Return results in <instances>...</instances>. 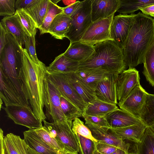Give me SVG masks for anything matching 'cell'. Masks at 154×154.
Wrapping results in <instances>:
<instances>
[{
  "instance_id": "48",
  "label": "cell",
  "mask_w": 154,
  "mask_h": 154,
  "mask_svg": "<svg viewBox=\"0 0 154 154\" xmlns=\"http://www.w3.org/2000/svg\"><path fill=\"white\" fill-rule=\"evenodd\" d=\"M3 131L1 128L0 130V154H6L4 143Z\"/></svg>"
},
{
  "instance_id": "25",
  "label": "cell",
  "mask_w": 154,
  "mask_h": 154,
  "mask_svg": "<svg viewBox=\"0 0 154 154\" xmlns=\"http://www.w3.org/2000/svg\"><path fill=\"white\" fill-rule=\"evenodd\" d=\"M79 62L66 57L62 53L56 57L47 67V71L49 73L75 72L79 70Z\"/></svg>"
},
{
  "instance_id": "34",
  "label": "cell",
  "mask_w": 154,
  "mask_h": 154,
  "mask_svg": "<svg viewBox=\"0 0 154 154\" xmlns=\"http://www.w3.org/2000/svg\"><path fill=\"white\" fill-rule=\"evenodd\" d=\"M143 73L146 80L154 87V41L144 57Z\"/></svg>"
},
{
  "instance_id": "36",
  "label": "cell",
  "mask_w": 154,
  "mask_h": 154,
  "mask_svg": "<svg viewBox=\"0 0 154 154\" xmlns=\"http://www.w3.org/2000/svg\"><path fill=\"white\" fill-rule=\"evenodd\" d=\"M15 13L27 36H32L37 28L34 21L23 8L16 10Z\"/></svg>"
},
{
  "instance_id": "40",
  "label": "cell",
  "mask_w": 154,
  "mask_h": 154,
  "mask_svg": "<svg viewBox=\"0 0 154 154\" xmlns=\"http://www.w3.org/2000/svg\"><path fill=\"white\" fill-rule=\"evenodd\" d=\"M36 30L35 31L32 36H28L25 42V49L27 51L30 57L35 63L38 64L40 61L38 59L35 48V36Z\"/></svg>"
},
{
  "instance_id": "46",
  "label": "cell",
  "mask_w": 154,
  "mask_h": 154,
  "mask_svg": "<svg viewBox=\"0 0 154 154\" xmlns=\"http://www.w3.org/2000/svg\"><path fill=\"white\" fill-rule=\"evenodd\" d=\"M0 52L3 49L5 44L6 37L7 32L1 23H0Z\"/></svg>"
},
{
  "instance_id": "45",
  "label": "cell",
  "mask_w": 154,
  "mask_h": 154,
  "mask_svg": "<svg viewBox=\"0 0 154 154\" xmlns=\"http://www.w3.org/2000/svg\"><path fill=\"white\" fill-rule=\"evenodd\" d=\"M35 0H17L15 3L16 10L25 8L32 3L34 2Z\"/></svg>"
},
{
  "instance_id": "49",
  "label": "cell",
  "mask_w": 154,
  "mask_h": 154,
  "mask_svg": "<svg viewBox=\"0 0 154 154\" xmlns=\"http://www.w3.org/2000/svg\"><path fill=\"white\" fill-rule=\"evenodd\" d=\"M111 154H129V153L121 149L117 148L115 152Z\"/></svg>"
},
{
  "instance_id": "52",
  "label": "cell",
  "mask_w": 154,
  "mask_h": 154,
  "mask_svg": "<svg viewBox=\"0 0 154 154\" xmlns=\"http://www.w3.org/2000/svg\"><path fill=\"white\" fill-rule=\"evenodd\" d=\"M154 132V124L149 127Z\"/></svg>"
},
{
  "instance_id": "55",
  "label": "cell",
  "mask_w": 154,
  "mask_h": 154,
  "mask_svg": "<svg viewBox=\"0 0 154 154\" xmlns=\"http://www.w3.org/2000/svg\"><path fill=\"white\" fill-rule=\"evenodd\" d=\"M6 153V152H5ZM6 154H7L6 153Z\"/></svg>"
},
{
  "instance_id": "31",
  "label": "cell",
  "mask_w": 154,
  "mask_h": 154,
  "mask_svg": "<svg viewBox=\"0 0 154 154\" xmlns=\"http://www.w3.org/2000/svg\"><path fill=\"white\" fill-rule=\"evenodd\" d=\"M60 0H49L47 12L43 23L39 29L40 35L48 32L50 27L56 17L63 12L62 7L57 5Z\"/></svg>"
},
{
  "instance_id": "35",
  "label": "cell",
  "mask_w": 154,
  "mask_h": 154,
  "mask_svg": "<svg viewBox=\"0 0 154 154\" xmlns=\"http://www.w3.org/2000/svg\"><path fill=\"white\" fill-rule=\"evenodd\" d=\"M60 103L63 112L67 120L71 125L75 118L82 117V111L62 96L60 97Z\"/></svg>"
},
{
  "instance_id": "13",
  "label": "cell",
  "mask_w": 154,
  "mask_h": 154,
  "mask_svg": "<svg viewBox=\"0 0 154 154\" xmlns=\"http://www.w3.org/2000/svg\"><path fill=\"white\" fill-rule=\"evenodd\" d=\"M85 125L90 129L93 137L97 141L115 146L128 153L129 143L114 135L110 130L111 128L99 126L87 122Z\"/></svg>"
},
{
  "instance_id": "22",
  "label": "cell",
  "mask_w": 154,
  "mask_h": 154,
  "mask_svg": "<svg viewBox=\"0 0 154 154\" xmlns=\"http://www.w3.org/2000/svg\"><path fill=\"white\" fill-rule=\"evenodd\" d=\"M94 51V46L78 41L70 43L63 54L66 57L80 63L88 59Z\"/></svg>"
},
{
  "instance_id": "29",
  "label": "cell",
  "mask_w": 154,
  "mask_h": 154,
  "mask_svg": "<svg viewBox=\"0 0 154 154\" xmlns=\"http://www.w3.org/2000/svg\"><path fill=\"white\" fill-rule=\"evenodd\" d=\"M118 108L116 104L106 103L97 98L87 106L84 112L90 116L104 117Z\"/></svg>"
},
{
  "instance_id": "50",
  "label": "cell",
  "mask_w": 154,
  "mask_h": 154,
  "mask_svg": "<svg viewBox=\"0 0 154 154\" xmlns=\"http://www.w3.org/2000/svg\"><path fill=\"white\" fill-rule=\"evenodd\" d=\"M27 149L28 154H42L34 151L28 146L27 147Z\"/></svg>"
},
{
  "instance_id": "12",
  "label": "cell",
  "mask_w": 154,
  "mask_h": 154,
  "mask_svg": "<svg viewBox=\"0 0 154 154\" xmlns=\"http://www.w3.org/2000/svg\"><path fill=\"white\" fill-rule=\"evenodd\" d=\"M139 72L135 68H129L119 75L117 90L119 103L123 101L133 89L140 84Z\"/></svg>"
},
{
  "instance_id": "26",
  "label": "cell",
  "mask_w": 154,
  "mask_h": 154,
  "mask_svg": "<svg viewBox=\"0 0 154 154\" xmlns=\"http://www.w3.org/2000/svg\"><path fill=\"white\" fill-rule=\"evenodd\" d=\"M70 16L63 12L57 15L50 27L48 32L55 38L62 40L65 37L72 23Z\"/></svg>"
},
{
  "instance_id": "18",
  "label": "cell",
  "mask_w": 154,
  "mask_h": 154,
  "mask_svg": "<svg viewBox=\"0 0 154 154\" xmlns=\"http://www.w3.org/2000/svg\"><path fill=\"white\" fill-rule=\"evenodd\" d=\"M113 72L101 67L79 69L75 75L91 88L95 90L97 84L107 79L109 74Z\"/></svg>"
},
{
  "instance_id": "5",
  "label": "cell",
  "mask_w": 154,
  "mask_h": 154,
  "mask_svg": "<svg viewBox=\"0 0 154 154\" xmlns=\"http://www.w3.org/2000/svg\"><path fill=\"white\" fill-rule=\"evenodd\" d=\"M91 0L81 1L70 16L71 25L65 35L70 43L79 41L85 32L92 23L91 16Z\"/></svg>"
},
{
  "instance_id": "23",
  "label": "cell",
  "mask_w": 154,
  "mask_h": 154,
  "mask_svg": "<svg viewBox=\"0 0 154 154\" xmlns=\"http://www.w3.org/2000/svg\"><path fill=\"white\" fill-rule=\"evenodd\" d=\"M106 117L111 128L124 127L142 122L139 119L119 108L109 113Z\"/></svg>"
},
{
  "instance_id": "28",
  "label": "cell",
  "mask_w": 154,
  "mask_h": 154,
  "mask_svg": "<svg viewBox=\"0 0 154 154\" xmlns=\"http://www.w3.org/2000/svg\"><path fill=\"white\" fill-rule=\"evenodd\" d=\"M4 137L7 154H28L27 146L24 140L20 136L10 133Z\"/></svg>"
},
{
  "instance_id": "4",
  "label": "cell",
  "mask_w": 154,
  "mask_h": 154,
  "mask_svg": "<svg viewBox=\"0 0 154 154\" xmlns=\"http://www.w3.org/2000/svg\"><path fill=\"white\" fill-rule=\"evenodd\" d=\"M94 51L86 60L79 63V69L101 67L119 74L125 70L123 49L109 40L94 45Z\"/></svg>"
},
{
  "instance_id": "39",
  "label": "cell",
  "mask_w": 154,
  "mask_h": 154,
  "mask_svg": "<svg viewBox=\"0 0 154 154\" xmlns=\"http://www.w3.org/2000/svg\"><path fill=\"white\" fill-rule=\"evenodd\" d=\"M76 135L81 154H94L96 150V142L78 134Z\"/></svg>"
},
{
  "instance_id": "27",
  "label": "cell",
  "mask_w": 154,
  "mask_h": 154,
  "mask_svg": "<svg viewBox=\"0 0 154 154\" xmlns=\"http://www.w3.org/2000/svg\"><path fill=\"white\" fill-rule=\"evenodd\" d=\"M49 0H35L24 8L35 22L37 28L42 25L47 12Z\"/></svg>"
},
{
  "instance_id": "10",
  "label": "cell",
  "mask_w": 154,
  "mask_h": 154,
  "mask_svg": "<svg viewBox=\"0 0 154 154\" xmlns=\"http://www.w3.org/2000/svg\"><path fill=\"white\" fill-rule=\"evenodd\" d=\"M133 14H120L114 17L110 28V37L122 49L128 38L134 19Z\"/></svg>"
},
{
  "instance_id": "24",
  "label": "cell",
  "mask_w": 154,
  "mask_h": 154,
  "mask_svg": "<svg viewBox=\"0 0 154 154\" xmlns=\"http://www.w3.org/2000/svg\"><path fill=\"white\" fill-rule=\"evenodd\" d=\"M23 135V140L27 146L34 151L42 154H60L44 142L34 129L24 131Z\"/></svg>"
},
{
  "instance_id": "42",
  "label": "cell",
  "mask_w": 154,
  "mask_h": 154,
  "mask_svg": "<svg viewBox=\"0 0 154 154\" xmlns=\"http://www.w3.org/2000/svg\"><path fill=\"white\" fill-rule=\"evenodd\" d=\"M82 117L84 118L85 122L90 123L99 126L110 128L106 116L100 117L90 116L83 112Z\"/></svg>"
},
{
  "instance_id": "32",
  "label": "cell",
  "mask_w": 154,
  "mask_h": 154,
  "mask_svg": "<svg viewBox=\"0 0 154 154\" xmlns=\"http://www.w3.org/2000/svg\"><path fill=\"white\" fill-rule=\"evenodd\" d=\"M154 4V0H120V5L117 11L120 14H133L139 8Z\"/></svg>"
},
{
  "instance_id": "9",
  "label": "cell",
  "mask_w": 154,
  "mask_h": 154,
  "mask_svg": "<svg viewBox=\"0 0 154 154\" xmlns=\"http://www.w3.org/2000/svg\"><path fill=\"white\" fill-rule=\"evenodd\" d=\"M7 116L16 124L25 126L29 129L42 128V122L36 117L32 109L19 106L2 107Z\"/></svg>"
},
{
  "instance_id": "6",
  "label": "cell",
  "mask_w": 154,
  "mask_h": 154,
  "mask_svg": "<svg viewBox=\"0 0 154 154\" xmlns=\"http://www.w3.org/2000/svg\"><path fill=\"white\" fill-rule=\"evenodd\" d=\"M61 96L58 89L48 78L47 74L45 80V113L46 119L50 123L67 120L61 108Z\"/></svg>"
},
{
  "instance_id": "43",
  "label": "cell",
  "mask_w": 154,
  "mask_h": 154,
  "mask_svg": "<svg viewBox=\"0 0 154 154\" xmlns=\"http://www.w3.org/2000/svg\"><path fill=\"white\" fill-rule=\"evenodd\" d=\"M96 150L102 154H111L117 148L115 146L99 141L96 142Z\"/></svg>"
},
{
  "instance_id": "33",
  "label": "cell",
  "mask_w": 154,
  "mask_h": 154,
  "mask_svg": "<svg viewBox=\"0 0 154 154\" xmlns=\"http://www.w3.org/2000/svg\"><path fill=\"white\" fill-rule=\"evenodd\" d=\"M139 119L147 126L154 124V94H147Z\"/></svg>"
},
{
  "instance_id": "17",
  "label": "cell",
  "mask_w": 154,
  "mask_h": 154,
  "mask_svg": "<svg viewBox=\"0 0 154 154\" xmlns=\"http://www.w3.org/2000/svg\"><path fill=\"white\" fill-rule=\"evenodd\" d=\"M119 5L120 0H91L92 22L107 18L115 14Z\"/></svg>"
},
{
  "instance_id": "20",
  "label": "cell",
  "mask_w": 154,
  "mask_h": 154,
  "mask_svg": "<svg viewBox=\"0 0 154 154\" xmlns=\"http://www.w3.org/2000/svg\"><path fill=\"white\" fill-rule=\"evenodd\" d=\"M0 23L7 32L11 34L19 45L22 47L28 36L24 31L17 14L4 17Z\"/></svg>"
},
{
  "instance_id": "14",
  "label": "cell",
  "mask_w": 154,
  "mask_h": 154,
  "mask_svg": "<svg viewBox=\"0 0 154 154\" xmlns=\"http://www.w3.org/2000/svg\"><path fill=\"white\" fill-rule=\"evenodd\" d=\"M119 74L116 72H111L107 79L97 84L95 91L98 99L109 103L118 104L117 81Z\"/></svg>"
},
{
  "instance_id": "16",
  "label": "cell",
  "mask_w": 154,
  "mask_h": 154,
  "mask_svg": "<svg viewBox=\"0 0 154 154\" xmlns=\"http://www.w3.org/2000/svg\"><path fill=\"white\" fill-rule=\"evenodd\" d=\"M51 123L57 133L56 139L65 146L66 151L78 153L79 144L76 135L73 132L72 125L67 121Z\"/></svg>"
},
{
  "instance_id": "47",
  "label": "cell",
  "mask_w": 154,
  "mask_h": 154,
  "mask_svg": "<svg viewBox=\"0 0 154 154\" xmlns=\"http://www.w3.org/2000/svg\"><path fill=\"white\" fill-rule=\"evenodd\" d=\"M139 10H141L143 14L154 18V4L139 8Z\"/></svg>"
},
{
  "instance_id": "51",
  "label": "cell",
  "mask_w": 154,
  "mask_h": 154,
  "mask_svg": "<svg viewBox=\"0 0 154 154\" xmlns=\"http://www.w3.org/2000/svg\"><path fill=\"white\" fill-rule=\"evenodd\" d=\"M60 154H78V153L70 152L63 150L62 151Z\"/></svg>"
},
{
  "instance_id": "19",
  "label": "cell",
  "mask_w": 154,
  "mask_h": 154,
  "mask_svg": "<svg viewBox=\"0 0 154 154\" xmlns=\"http://www.w3.org/2000/svg\"><path fill=\"white\" fill-rule=\"evenodd\" d=\"M63 74L87 106L97 99L95 90L77 77L74 72Z\"/></svg>"
},
{
  "instance_id": "53",
  "label": "cell",
  "mask_w": 154,
  "mask_h": 154,
  "mask_svg": "<svg viewBox=\"0 0 154 154\" xmlns=\"http://www.w3.org/2000/svg\"><path fill=\"white\" fill-rule=\"evenodd\" d=\"M94 154H102L96 150L95 151L94 153Z\"/></svg>"
},
{
  "instance_id": "38",
  "label": "cell",
  "mask_w": 154,
  "mask_h": 154,
  "mask_svg": "<svg viewBox=\"0 0 154 154\" xmlns=\"http://www.w3.org/2000/svg\"><path fill=\"white\" fill-rule=\"evenodd\" d=\"M72 129L75 135L78 134L84 137L97 142L93 137L90 129L79 118H75L73 121Z\"/></svg>"
},
{
  "instance_id": "15",
  "label": "cell",
  "mask_w": 154,
  "mask_h": 154,
  "mask_svg": "<svg viewBox=\"0 0 154 154\" xmlns=\"http://www.w3.org/2000/svg\"><path fill=\"white\" fill-rule=\"evenodd\" d=\"M0 73V98L5 106H19L32 109L30 106L23 100L1 70Z\"/></svg>"
},
{
  "instance_id": "7",
  "label": "cell",
  "mask_w": 154,
  "mask_h": 154,
  "mask_svg": "<svg viewBox=\"0 0 154 154\" xmlns=\"http://www.w3.org/2000/svg\"><path fill=\"white\" fill-rule=\"evenodd\" d=\"M114 16V14L107 18L92 22L79 41L94 46L97 43L111 40L110 28Z\"/></svg>"
},
{
  "instance_id": "3",
  "label": "cell",
  "mask_w": 154,
  "mask_h": 154,
  "mask_svg": "<svg viewBox=\"0 0 154 154\" xmlns=\"http://www.w3.org/2000/svg\"><path fill=\"white\" fill-rule=\"evenodd\" d=\"M22 47L10 33L7 32L6 42L0 52V70L22 97L26 91L23 80Z\"/></svg>"
},
{
  "instance_id": "2",
  "label": "cell",
  "mask_w": 154,
  "mask_h": 154,
  "mask_svg": "<svg viewBox=\"0 0 154 154\" xmlns=\"http://www.w3.org/2000/svg\"><path fill=\"white\" fill-rule=\"evenodd\" d=\"M23 52V80L28 99L33 111L42 122L46 120L44 108L45 80L47 67L40 61L35 63L25 48Z\"/></svg>"
},
{
  "instance_id": "44",
  "label": "cell",
  "mask_w": 154,
  "mask_h": 154,
  "mask_svg": "<svg viewBox=\"0 0 154 154\" xmlns=\"http://www.w3.org/2000/svg\"><path fill=\"white\" fill-rule=\"evenodd\" d=\"M81 1H76L66 7H62L63 13L65 14L70 16L78 7Z\"/></svg>"
},
{
  "instance_id": "41",
  "label": "cell",
  "mask_w": 154,
  "mask_h": 154,
  "mask_svg": "<svg viewBox=\"0 0 154 154\" xmlns=\"http://www.w3.org/2000/svg\"><path fill=\"white\" fill-rule=\"evenodd\" d=\"M15 0H0V15L12 16L14 15L16 10Z\"/></svg>"
},
{
  "instance_id": "30",
  "label": "cell",
  "mask_w": 154,
  "mask_h": 154,
  "mask_svg": "<svg viewBox=\"0 0 154 154\" xmlns=\"http://www.w3.org/2000/svg\"><path fill=\"white\" fill-rule=\"evenodd\" d=\"M135 144L136 152L131 154H154V132L147 126L140 142Z\"/></svg>"
},
{
  "instance_id": "37",
  "label": "cell",
  "mask_w": 154,
  "mask_h": 154,
  "mask_svg": "<svg viewBox=\"0 0 154 154\" xmlns=\"http://www.w3.org/2000/svg\"><path fill=\"white\" fill-rule=\"evenodd\" d=\"M34 130L44 142L60 153L63 150H66L65 146L56 139L51 137L43 128Z\"/></svg>"
},
{
  "instance_id": "21",
  "label": "cell",
  "mask_w": 154,
  "mask_h": 154,
  "mask_svg": "<svg viewBox=\"0 0 154 154\" xmlns=\"http://www.w3.org/2000/svg\"><path fill=\"white\" fill-rule=\"evenodd\" d=\"M147 126L141 122L130 126L120 128H110V130L116 136L136 143L140 142Z\"/></svg>"
},
{
  "instance_id": "11",
  "label": "cell",
  "mask_w": 154,
  "mask_h": 154,
  "mask_svg": "<svg viewBox=\"0 0 154 154\" xmlns=\"http://www.w3.org/2000/svg\"><path fill=\"white\" fill-rule=\"evenodd\" d=\"M147 93L139 84L118 105L121 109L139 119Z\"/></svg>"
},
{
  "instance_id": "8",
  "label": "cell",
  "mask_w": 154,
  "mask_h": 154,
  "mask_svg": "<svg viewBox=\"0 0 154 154\" xmlns=\"http://www.w3.org/2000/svg\"><path fill=\"white\" fill-rule=\"evenodd\" d=\"M48 79L56 87L62 96L75 105L84 112L87 105L70 83L64 74L62 73H49Z\"/></svg>"
},
{
  "instance_id": "1",
  "label": "cell",
  "mask_w": 154,
  "mask_h": 154,
  "mask_svg": "<svg viewBox=\"0 0 154 154\" xmlns=\"http://www.w3.org/2000/svg\"><path fill=\"white\" fill-rule=\"evenodd\" d=\"M154 39V18L142 13L136 14L123 48L124 61L129 68L143 63Z\"/></svg>"
},
{
  "instance_id": "54",
  "label": "cell",
  "mask_w": 154,
  "mask_h": 154,
  "mask_svg": "<svg viewBox=\"0 0 154 154\" xmlns=\"http://www.w3.org/2000/svg\"></svg>"
}]
</instances>
